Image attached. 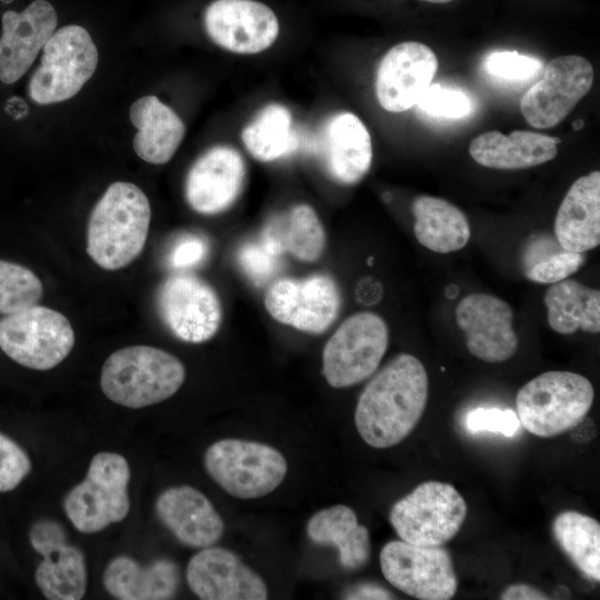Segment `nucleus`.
<instances>
[{
  "label": "nucleus",
  "mask_w": 600,
  "mask_h": 600,
  "mask_svg": "<svg viewBox=\"0 0 600 600\" xmlns=\"http://www.w3.org/2000/svg\"><path fill=\"white\" fill-rule=\"evenodd\" d=\"M422 362L401 353L368 382L354 411L356 428L373 448H389L407 438L420 421L428 400Z\"/></svg>",
  "instance_id": "obj_1"
},
{
  "label": "nucleus",
  "mask_w": 600,
  "mask_h": 600,
  "mask_svg": "<svg viewBox=\"0 0 600 600\" xmlns=\"http://www.w3.org/2000/svg\"><path fill=\"white\" fill-rule=\"evenodd\" d=\"M151 207L134 183H111L91 211L87 229V252L102 269L130 264L144 248Z\"/></svg>",
  "instance_id": "obj_2"
},
{
  "label": "nucleus",
  "mask_w": 600,
  "mask_h": 600,
  "mask_svg": "<svg viewBox=\"0 0 600 600\" xmlns=\"http://www.w3.org/2000/svg\"><path fill=\"white\" fill-rule=\"evenodd\" d=\"M184 379V366L176 356L150 346H130L108 357L100 386L112 402L139 409L169 399Z\"/></svg>",
  "instance_id": "obj_3"
},
{
  "label": "nucleus",
  "mask_w": 600,
  "mask_h": 600,
  "mask_svg": "<svg viewBox=\"0 0 600 600\" xmlns=\"http://www.w3.org/2000/svg\"><path fill=\"white\" fill-rule=\"evenodd\" d=\"M594 399L591 382L570 371H547L527 382L517 393L520 423L530 433L551 438L577 427Z\"/></svg>",
  "instance_id": "obj_4"
},
{
  "label": "nucleus",
  "mask_w": 600,
  "mask_h": 600,
  "mask_svg": "<svg viewBox=\"0 0 600 600\" xmlns=\"http://www.w3.org/2000/svg\"><path fill=\"white\" fill-rule=\"evenodd\" d=\"M130 468L116 452H99L90 461L84 479L63 499V510L82 533L99 532L122 521L130 511Z\"/></svg>",
  "instance_id": "obj_5"
},
{
  "label": "nucleus",
  "mask_w": 600,
  "mask_h": 600,
  "mask_svg": "<svg viewBox=\"0 0 600 600\" xmlns=\"http://www.w3.org/2000/svg\"><path fill=\"white\" fill-rule=\"evenodd\" d=\"M209 476L229 494L254 499L272 492L284 479L288 464L277 449L261 442L222 439L204 453Z\"/></svg>",
  "instance_id": "obj_6"
},
{
  "label": "nucleus",
  "mask_w": 600,
  "mask_h": 600,
  "mask_svg": "<svg viewBox=\"0 0 600 600\" xmlns=\"http://www.w3.org/2000/svg\"><path fill=\"white\" fill-rule=\"evenodd\" d=\"M42 51L41 63L28 88L30 98L39 104L76 96L98 66V50L91 36L77 24L56 30Z\"/></svg>",
  "instance_id": "obj_7"
},
{
  "label": "nucleus",
  "mask_w": 600,
  "mask_h": 600,
  "mask_svg": "<svg viewBox=\"0 0 600 600\" xmlns=\"http://www.w3.org/2000/svg\"><path fill=\"white\" fill-rule=\"evenodd\" d=\"M466 516L467 503L453 486L426 481L392 506L389 520L401 540L434 547L451 540Z\"/></svg>",
  "instance_id": "obj_8"
},
{
  "label": "nucleus",
  "mask_w": 600,
  "mask_h": 600,
  "mask_svg": "<svg viewBox=\"0 0 600 600\" xmlns=\"http://www.w3.org/2000/svg\"><path fill=\"white\" fill-rule=\"evenodd\" d=\"M74 346L68 318L43 306H31L0 320V349L17 363L49 370L62 362Z\"/></svg>",
  "instance_id": "obj_9"
},
{
  "label": "nucleus",
  "mask_w": 600,
  "mask_h": 600,
  "mask_svg": "<svg viewBox=\"0 0 600 600\" xmlns=\"http://www.w3.org/2000/svg\"><path fill=\"white\" fill-rule=\"evenodd\" d=\"M389 343L384 320L369 311L347 318L324 346L322 371L333 388H346L369 378Z\"/></svg>",
  "instance_id": "obj_10"
},
{
  "label": "nucleus",
  "mask_w": 600,
  "mask_h": 600,
  "mask_svg": "<svg viewBox=\"0 0 600 600\" xmlns=\"http://www.w3.org/2000/svg\"><path fill=\"white\" fill-rule=\"evenodd\" d=\"M386 580L406 594L421 600H449L458 580L451 556L442 546L423 547L393 540L380 551Z\"/></svg>",
  "instance_id": "obj_11"
},
{
  "label": "nucleus",
  "mask_w": 600,
  "mask_h": 600,
  "mask_svg": "<svg viewBox=\"0 0 600 600\" xmlns=\"http://www.w3.org/2000/svg\"><path fill=\"white\" fill-rule=\"evenodd\" d=\"M156 303L164 326L186 342H204L221 324L222 308L216 290L194 274L168 277L158 288Z\"/></svg>",
  "instance_id": "obj_12"
},
{
  "label": "nucleus",
  "mask_w": 600,
  "mask_h": 600,
  "mask_svg": "<svg viewBox=\"0 0 600 600\" xmlns=\"http://www.w3.org/2000/svg\"><path fill=\"white\" fill-rule=\"evenodd\" d=\"M593 79V67L587 58H553L544 67L542 78L522 97L521 112L531 127L552 128L590 91Z\"/></svg>",
  "instance_id": "obj_13"
},
{
  "label": "nucleus",
  "mask_w": 600,
  "mask_h": 600,
  "mask_svg": "<svg viewBox=\"0 0 600 600\" xmlns=\"http://www.w3.org/2000/svg\"><path fill=\"white\" fill-rule=\"evenodd\" d=\"M340 304L338 284L321 273L277 279L264 296L266 309L274 320L310 333L324 332L336 320Z\"/></svg>",
  "instance_id": "obj_14"
},
{
  "label": "nucleus",
  "mask_w": 600,
  "mask_h": 600,
  "mask_svg": "<svg viewBox=\"0 0 600 600\" xmlns=\"http://www.w3.org/2000/svg\"><path fill=\"white\" fill-rule=\"evenodd\" d=\"M31 547L43 558L36 582L50 600H79L87 589V567L82 551L67 541V532L53 519L37 521L29 531Z\"/></svg>",
  "instance_id": "obj_15"
},
{
  "label": "nucleus",
  "mask_w": 600,
  "mask_h": 600,
  "mask_svg": "<svg viewBox=\"0 0 600 600\" xmlns=\"http://www.w3.org/2000/svg\"><path fill=\"white\" fill-rule=\"evenodd\" d=\"M203 22L217 46L241 54L267 50L279 34L276 13L254 0H214L206 8Z\"/></svg>",
  "instance_id": "obj_16"
},
{
  "label": "nucleus",
  "mask_w": 600,
  "mask_h": 600,
  "mask_svg": "<svg viewBox=\"0 0 600 600\" xmlns=\"http://www.w3.org/2000/svg\"><path fill=\"white\" fill-rule=\"evenodd\" d=\"M456 320L466 333L469 352L478 359L503 362L518 350L512 308L502 299L487 293H471L456 308Z\"/></svg>",
  "instance_id": "obj_17"
},
{
  "label": "nucleus",
  "mask_w": 600,
  "mask_h": 600,
  "mask_svg": "<svg viewBox=\"0 0 600 600\" xmlns=\"http://www.w3.org/2000/svg\"><path fill=\"white\" fill-rule=\"evenodd\" d=\"M438 70V58L426 44L404 41L383 56L376 77V94L389 112H403L417 104Z\"/></svg>",
  "instance_id": "obj_18"
},
{
  "label": "nucleus",
  "mask_w": 600,
  "mask_h": 600,
  "mask_svg": "<svg viewBox=\"0 0 600 600\" xmlns=\"http://www.w3.org/2000/svg\"><path fill=\"white\" fill-rule=\"evenodd\" d=\"M187 582L203 600H264L268 590L262 578L232 551L202 548L187 566Z\"/></svg>",
  "instance_id": "obj_19"
},
{
  "label": "nucleus",
  "mask_w": 600,
  "mask_h": 600,
  "mask_svg": "<svg viewBox=\"0 0 600 600\" xmlns=\"http://www.w3.org/2000/svg\"><path fill=\"white\" fill-rule=\"evenodd\" d=\"M244 179L241 154L231 147L216 146L191 166L186 178V199L198 213H220L234 203Z\"/></svg>",
  "instance_id": "obj_20"
},
{
  "label": "nucleus",
  "mask_w": 600,
  "mask_h": 600,
  "mask_svg": "<svg viewBox=\"0 0 600 600\" xmlns=\"http://www.w3.org/2000/svg\"><path fill=\"white\" fill-rule=\"evenodd\" d=\"M0 80L18 81L56 31L58 16L46 0H34L21 12L6 11L1 18Z\"/></svg>",
  "instance_id": "obj_21"
},
{
  "label": "nucleus",
  "mask_w": 600,
  "mask_h": 600,
  "mask_svg": "<svg viewBox=\"0 0 600 600\" xmlns=\"http://www.w3.org/2000/svg\"><path fill=\"white\" fill-rule=\"evenodd\" d=\"M162 524L183 544L207 548L222 537L224 524L210 500L190 486L171 487L156 501Z\"/></svg>",
  "instance_id": "obj_22"
},
{
  "label": "nucleus",
  "mask_w": 600,
  "mask_h": 600,
  "mask_svg": "<svg viewBox=\"0 0 600 600\" xmlns=\"http://www.w3.org/2000/svg\"><path fill=\"white\" fill-rule=\"evenodd\" d=\"M320 157L334 181L358 183L372 163L371 137L363 122L347 111L331 116L322 128Z\"/></svg>",
  "instance_id": "obj_23"
},
{
  "label": "nucleus",
  "mask_w": 600,
  "mask_h": 600,
  "mask_svg": "<svg viewBox=\"0 0 600 600\" xmlns=\"http://www.w3.org/2000/svg\"><path fill=\"white\" fill-rule=\"evenodd\" d=\"M554 237L571 252L586 253L600 243V172L577 179L563 198L554 221Z\"/></svg>",
  "instance_id": "obj_24"
},
{
  "label": "nucleus",
  "mask_w": 600,
  "mask_h": 600,
  "mask_svg": "<svg viewBox=\"0 0 600 600\" xmlns=\"http://www.w3.org/2000/svg\"><path fill=\"white\" fill-rule=\"evenodd\" d=\"M560 139L542 133L514 130L509 136L487 131L476 137L469 153L479 164L499 170H519L536 167L554 159Z\"/></svg>",
  "instance_id": "obj_25"
},
{
  "label": "nucleus",
  "mask_w": 600,
  "mask_h": 600,
  "mask_svg": "<svg viewBox=\"0 0 600 600\" xmlns=\"http://www.w3.org/2000/svg\"><path fill=\"white\" fill-rule=\"evenodd\" d=\"M102 581L116 599L161 600L176 594L180 573L176 562L169 559L142 566L128 556H118L107 564Z\"/></svg>",
  "instance_id": "obj_26"
},
{
  "label": "nucleus",
  "mask_w": 600,
  "mask_h": 600,
  "mask_svg": "<svg viewBox=\"0 0 600 600\" xmlns=\"http://www.w3.org/2000/svg\"><path fill=\"white\" fill-rule=\"evenodd\" d=\"M129 118L138 129L133 138L137 156L152 164L168 162L186 133L178 114L156 96H144L131 104Z\"/></svg>",
  "instance_id": "obj_27"
},
{
  "label": "nucleus",
  "mask_w": 600,
  "mask_h": 600,
  "mask_svg": "<svg viewBox=\"0 0 600 600\" xmlns=\"http://www.w3.org/2000/svg\"><path fill=\"white\" fill-rule=\"evenodd\" d=\"M307 533L318 544L337 547L340 563L348 570L362 568L370 558L369 531L358 523L356 512L348 506L337 504L314 513Z\"/></svg>",
  "instance_id": "obj_28"
},
{
  "label": "nucleus",
  "mask_w": 600,
  "mask_h": 600,
  "mask_svg": "<svg viewBox=\"0 0 600 600\" xmlns=\"http://www.w3.org/2000/svg\"><path fill=\"white\" fill-rule=\"evenodd\" d=\"M261 238L280 256L289 253L306 262L318 260L326 247L323 226L316 211L304 203L272 217Z\"/></svg>",
  "instance_id": "obj_29"
},
{
  "label": "nucleus",
  "mask_w": 600,
  "mask_h": 600,
  "mask_svg": "<svg viewBox=\"0 0 600 600\" xmlns=\"http://www.w3.org/2000/svg\"><path fill=\"white\" fill-rule=\"evenodd\" d=\"M413 232L420 244L438 253L462 249L471 230L464 213L446 199L420 196L412 203Z\"/></svg>",
  "instance_id": "obj_30"
},
{
  "label": "nucleus",
  "mask_w": 600,
  "mask_h": 600,
  "mask_svg": "<svg viewBox=\"0 0 600 600\" xmlns=\"http://www.w3.org/2000/svg\"><path fill=\"white\" fill-rule=\"evenodd\" d=\"M543 302L550 328L560 334L578 330L600 331V292L577 280L564 279L551 284Z\"/></svg>",
  "instance_id": "obj_31"
},
{
  "label": "nucleus",
  "mask_w": 600,
  "mask_h": 600,
  "mask_svg": "<svg viewBox=\"0 0 600 600\" xmlns=\"http://www.w3.org/2000/svg\"><path fill=\"white\" fill-rule=\"evenodd\" d=\"M558 546L588 578L600 581V524L574 510L560 512L552 522Z\"/></svg>",
  "instance_id": "obj_32"
},
{
  "label": "nucleus",
  "mask_w": 600,
  "mask_h": 600,
  "mask_svg": "<svg viewBox=\"0 0 600 600\" xmlns=\"http://www.w3.org/2000/svg\"><path fill=\"white\" fill-rule=\"evenodd\" d=\"M241 139L248 152L263 162L291 153L298 144L291 113L279 103L262 108L243 128Z\"/></svg>",
  "instance_id": "obj_33"
},
{
  "label": "nucleus",
  "mask_w": 600,
  "mask_h": 600,
  "mask_svg": "<svg viewBox=\"0 0 600 600\" xmlns=\"http://www.w3.org/2000/svg\"><path fill=\"white\" fill-rule=\"evenodd\" d=\"M586 259V253L563 249L556 237L537 236L523 250V273L533 282L553 284L577 272Z\"/></svg>",
  "instance_id": "obj_34"
},
{
  "label": "nucleus",
  "mask_w": 600,
  "mask_h": 600,
  "mask_svg": "<svg viewBox=\"0 0 600 600\" xmlns=\"http://www.w3.org/2000/svg\"><path fill=\"white\" fill-rule=\"evenodd\" d=\"M43 287L29 268L0 260V314H11L38 303Z\"/></svg>",
  "instance_id": "obj_35"
},
{
  "label": "nucleus",
  "mask_w": 600,
  "mask_h": 600,
  "mask_svg": "<svg viewBox=\"0 0 600 600\" xmlns=\"http://www.w3.org/2000/svg\"><path fill=\"white\" fill-rule=\"evenodd\" d=\"M280 257L262 238L246 242L237 253L239 267L256 286L264 284L276 274Z\"/></svg>",
  "instance_id": "obj_36"
},
{
  "label": "nucleus",
  "mask_w": 600,
  "mask_h": 600,
  "mask_svg": "<svg viewBox=\"0 0 600 600\" xmlns=\"http://www.w3.org/2000/svg\"><path fill=\"white\" fill-rule=\"evenodd\" d=\"M420 110L437 117L458 119L471 111V101L464 93L442 88L440 84L429 86L417 102Z\"/></svg>",
  "instance_id": "obj_37"
},
{
  "label": "nucleus",
  "mask_w": 600,
  "mask_h": 600,
  "mask_svg": "<svg viewBox=\"0 0 600 600\" xmlns=\"http://www.w3.org/2000/svg\"><path fill=\"white\" fill-rule=\"evenodd\" d=\"M31 471L27 452L0 432V492L16 489Z\"/></svg>",
  "instance_id": "obj_38"
},
{
  "label": "nucleus",
  "mask_w": 600,
  "mask_h": 600,
  "mask_svg": "<svg viewBox=\"0 0 600 600\" xmlns=\"http://www.w3.org/2000/svg\"><path fill=\"white\" fill-rule=\"evenodd\" d=\"M520 424L518 414L513 410L497 407L476 408L466 417V427L471 433L489 431L512 437L518 432Z\"/></svg>",
  "instance_id": "obj_39"
},
{
  "label": "nucleus",
  "mask_w": 600,
  "mask_h": 600,
  "mask_svg": "<svg viewBox=\"0 0 600 600\" xmlns=\"http://www.w3.org/2000/svg\"><path fill=\"white\" fill-rule=\"evenodd\" d=\"M486 68L490 74L504 80H524L541 68V62L517 51H500L488 57Z\"/></svg>",
  "instance_id": "obj_40"
},
{
  "label": "nucleus",
  "mask_w": 600,
  "mask_h": 600,
  "mask_svg": "<svg viewBox=\"0 0 600 600\" xmlns=\"http://www.w3.org/2000/svg\"><path fill=\"white\" fill-rule=\"evenodd\" d=\"M209 253L208 240L196 233H184L174 240L167 264L174 270H187L201 264Z\"/></svg>",
  "instance_id": "obj_41"
},
{
  "label": "nucleus",
  "mask_w": 600,
  "mask_h": 600,
  "mask_svg": "<svg viewBox=\"0 0 600 600\" xmlns=\"http://www.w3.org/2000/svg\"><path fill=\"white\" fill-rule=\"evenodd\" d=\"M346 599H393L391 592L379 584L372 582H363L350 588L346 594Z\"/></svg>",
  "instance_id": "obj_42"
},
{
  "label": "nucleus",
  "mask_w": 600,
  "mask_h": 600,
  "mask_svg": "<svg viewBox=\"0 0 600 600\" xmlns=\"http://www.w3.org/2000/svg\"><path fill=\"white\" fill-rule=\"evenodd\" d=\"M500 599L502 600H546L550 597L538 590L537 588L526 584V583H516L511 584L504 589L501 593Z\"/></svg>",
  "instance_id": "obj_43"
},
{
  "label": "nucleus",
  "mask_w": 600,
  "mask_h": 600,
  "mask_svg": "<svg viewBox=\"0 0 600 600\" xmlns=\"http://www.w3.org/2000/svg\"><path fill=\"white\" fill-rule=\"evenodd\" d=\"M583 126H584V122L581 119L572 122V127L574 130H580Z\"/></svg>",
  "instance_id": "obj_44"
},
{
  "label": "nucleus",
  "mask_w": 600,
  "mask_h": 600,
  "mask_svg": "<svg viewBox=\"0 0 600 600\" xmlns=\"http://www.w3.org/2000/svg\"><path fill=\"white\" fill-rule=\"evenodd\" d=\"M423 1L432 2V3H447L453 0H423Z\"/></svg>",
  "instance_id": "obj_45"
}]
</instances>
